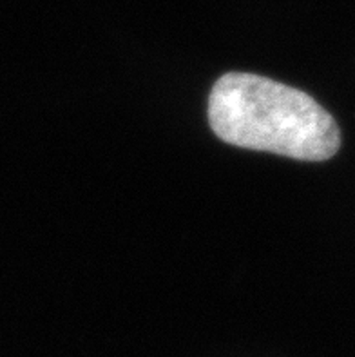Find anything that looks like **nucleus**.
I'll use <instances>...</instances> for the list:
<instances>
[{
    "instance_id": "1",
    "label": "nucleus",
    "mask_w": 355,
    "mask_h": 357,
    "mask_svg": "<svg viewBox=\"0 0 355 357\" xmlns=\"http://www.w3.org/2000/svg\"><path fill=\"white\" fill-rule=\"evenodd\" d=\"M209 122L227 144L303 162L332 158L341 145L338 123L312 96L250 73H227L214 84Z\"/></svg>"
}]
</instances>
